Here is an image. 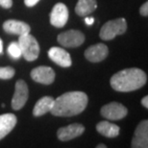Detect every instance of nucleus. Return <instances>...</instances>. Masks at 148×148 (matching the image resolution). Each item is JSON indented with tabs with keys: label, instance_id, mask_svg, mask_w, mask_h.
Returning <instances> with one entry per match:
<instances>
[{
	"label": "nucleus",
	"instance_id": "f257e3e1",
	"mask_svg": "<svg viewBox=\"0 0 148 148\" xmlns=\"http://www.w3.org/2000/svg\"><path fill=\"white\" fill-rule=\"evenodd\" d=\"M88 95L83 91H69L62 94L54 100L50 112L55 116H74L87 108Z\"/></svg>",
	"mask_w": 148,
	"mask_h": 148
},
{
	"label": "nucleus",
	"instance_id": "f03ea898",
	"mask_svg": "<svg viewBox=\"0 0 148 148\" xmlns=\"http://www.w3.org/2000/svg\"><path fill=\"white\" fill-rule=\"evenodd\" d=\"M147 82L146 73L138 67H131L116 72L112 76L110 84L114 90L130 92L143 88Z\"/></svg>",
	"mask_w": 148,
	"mask_h": 148
},
{
	"label": "nucleus",
	"instance_id": "7ed1b4c3",
	"mask_svg": "<svg viewBox=\"0 0 148 148\" xmlns=\"http://www.w3.org/2000/svg\"><path fill=\"white\" fill-rule=\"evenodd\" d=\"M18 44L21 49V56L28 62L37 60L40 55V45L38 40L30 33L21 35L18 38Z\"/></svg>",
	"mask_w": 148,
	"mask_h": 148
},
{
	"label": "nucleus",
	"instance_id": "20e7f679",
	"mask_svg": "<svg viewBox=\"0 0 148 148\" xmlns=\"http://www.w3.org/2000/svg\"><path fill=\"white\" fill-rule=\"evenodd\" d=\"M127 30V22L123 17L109 20L101 27L99 37L103 40H112L118 36L123 35Z\"/></svg>",
	"mask_w": 148,
	"mask_h": 148
},
{
	"label": "nucleus",
	"instance_id": "39448f33",
	"mask_svg": "<svg viewBox=\"0 0 148 148\" xmlns=\"http://www.w3.org/2000/svg\"><path fill=\"white\" fill-rule=\"evenodd\" d=\"M58 42L62 46L67 48H75L82 45L85 41V35L79 30H69L59 34L57 38Z\"/></svg>",
	"mask_w": 148,
	"mask_h": 148
},
{
	"label": "nucleus",
	"instance_id": "423d86ee",
	"mask_svg": "<svg viewBox=\"0 0 148 148\" xmlns=\"http://www.w3.org/2000/svg\"><path fill=\"white\" fill-rule=\"evenodd\" d=\"M29 90L24 80H17L14 87V93L12 98V108L14 111H19L25 106L28 100Z\"/></svg>",
	"mask_w": 148,
	"mask_h": 148
},
{
	"label": "nucleus",
	"instance_id": "0eeeda50",
	"mask_svg": "<svg viewBox=\"0 0 148 148\" xmlns=\"http://www.w3.org/2000/svg\"><path fill=\"white\" fill-rule=\"evenodd\" d=\"M100 114L108 120H120L126 116L128 110L120 103L111 102L103 106L100 110Z\"/></svg>",
	"mask_w": 148,
	"mask_h": 148
},
{
	"label": "nucleus",
	"instance_id": "6e6552de",
	"mask_svg": "<svg viewBox=\"0 0 148 148\" xmlns=\"http://www.w3.org/2000/svg\"><path fill=\"white\" fill-rule=\"evenodd\" d=\"M69 9L64 3H57L50 13V23L56 28H62L69 20Z\"/></svg>",
	"mask_w": 148,
	"mask_h": 148
},
{
	"label": "nucleus",
	"instance_id": "1a4fd4ad",
	"mask_svg": "<svg viewBox=\"0 0 148 148\" xmlns=\"http://www.w3.org/2000/svg\"><path fill=\"white\" fill-rule=\"evenodd\" d=\"M132 148H147L148 147V121L143 120L135 130L134 137L131 143Z\"/></svg>",
	"mask_w": 148,
	"mask_h": 148
},
{
	"label": "nucleus",
	"instance_id": "9d476101",
	"mask_svg": "<svg viewBox=\"0 0 148 148\" xmlns=\"http://www.w3.org/2000/svg\"><path fill=\"white\" fill-rule=\"evenodd\" d=\"M30 75L35 82L43 85H50L55 80V71L52 67L46 66L35 67L34 69H32Z\"/></svg>",
	"mask_w": 148,
	"mask_h": 148
},
{
	"label": "nucleus",
	"instance_id": "9b49d317",
	"mask_svg": "<svg viewBox=\"0 0 148 148\" xmlns=\"http://www.w3.org/2000/svg\"><path fill=\"white\" fill-rule=\"evenodd\" d=\"M109 48L104 43H96L85 50V58L91 63H99L108 57Z\"/></svg>",
	"mask_w": 148,
	"mask_h": 148
},
{
	"label": "nucleus",
	"instance_id": "f8f14e48",
	"mask_svg": "<svg viewBox=\"0 0 148 148\" xmlns=\"http://www.w3.org/2000/svg\"><path fill=\"white\" fill-rule=\"evenodd\" d=\"M85 132V127L80 123H72L58 130L57 137L61 141H69L80 137Z\"/></svg>",
	"mask_w": 148,
	"mask_h": 148
},
{
	"label": "nucleus",
	"instance_id": "ddd939ff",
	"mask_svg": "<svg viewBox=\"0 0 148 148\" xmlns=\"http://www.w3.org/2000/svg\"><path fill=\"white\" fill-rule=\"evenodd\" d=\"M48 57L52 62L62 67L71 66L72 61L69 53L61 47H52L48 50Z\"/></svg>",
	"mask_w": 148,
	"mask_h": 148
},
{
	"label": "nucleus",
	"instance_id": "4468645a",
	"mask_svg": "<svg viewBox=\"0 0 148 148\" xmlns=\"http://www.w3.org/2000/svg\"><path fill=\"white\" fill-rule=\"evenodd\" d=\"M3 29L9 35H17L21 36L30 33V26L24 21L16 19H8L3 23Z\"/></svg>",
	"mask_w": 148,
	"mask_h": 148
},
{
	"label": "nucleus",
	"instance_id": "2eb2a0df",
	"mask_svg": "<svg viewBox=\"0 0 148 148\" xmlns=\"http://www.w3.org/2000/svg\"><path fill=\"white\" fill-rule=\"evenodd\" d=\"M16 121V116L11 112L0 115V140L13 131Z\"/></svg>",
	"mask_w": 148,
	"mask_h": 148
},
{
	"label": "nucleus",
	"instance_id": "dca6fc26",
	"mask_svg": "<svg viewBox=\"0 0 148 148\" xmlns=\"http://www.w3.org/2000/svg\"><path fill=\"white\" fill-rule=\"evenodd\" d=\"M54 100L55 99L52 96H43L38 99L33 109L34 116H41L47 112H50L54 104Z\"/></svg>",
	"mask_w": 148,
	"mask_h": 148
},
{
	"label": "nucleus",
	"instance_id": "f3484780",
	"mask_svg": "<svg viewBox=\"0 0 148 148\" xmlns=\"http://www.w3.org/2000/svg\"><path fill=\"white\" fill-rule=\"evenodd\" d=\"M96 131L106 138H115L119 135V126L109 121H100L96 125Z\"/></svg>",
	"mask_w": 148,
	"mask_h": 148
},
{
	"label": "nucleus",
	"instance_id": "a211bd4d",
	"mask_svg": "<svg viewBox=\"0 0 148 148\" xmlns=\"http://www.w3.org/2000/svg\"><path fill=\"white\" fill-rule=\"evenodd\" d=\"M96 8V0H78L75 6V13L79 16H86L93 13Z\"/></svg>",
	"mask_w": 148,
	"mask_h": 148
},
{
	"label": "nucleus",
	"instance_id": "6ab92c4d",
	"mask_svg": "<svg viewBox=\"0 0 148 148\" xmlns=\"http://www.w3.org/2000/svg\"><path fill=\"white\" fill-rule=\"evenodd\" d=\"M8 54L11 58L17 60L21 57V49L18 44V41H12L8 46Z\"/></svg>",
	"mask_w": 148,
	"mask_h": 148
},
{
	"label": "nucleus",
	"instance_id": "aec40b11",
	"mask_svg": "<svg viewBox=\"0 0 148 148\" xmlns=\"http://www.w3.org/2000/svg\"><path fill=\"white\" fill-rule=\"evenodd\" d=\"M16 70L12 66H0V79L9 80L14 76Z\"/></svg>",
	"mask_w": 148,
	"mask_h": 148
},
{
	"label": "nucleus",
	"instance_id": "412c9836",
	"mask_svg": "<svg viewBox=\"0 0 148 148\" xmlns=\"http://www.w3.org/2000/svg\"><path fill=\"white\" fill-rule=\"evenodd\" d=\"M140 14L143 16H148V2H144L143 6H140Z\"/></svg>",
	"mask_w": 148,
	"mask_h": 148
},
{
	"label": "nucleus",
	"instance_id": "4be33fe9",
	"mask_svg": "<svg viewBox=\"0 0 148 148\" xmlns=\"http://www.w3.org/2000/svg\"><path fill=\"white\" fill-rule=\"evenodd\" d=\"M0 6L4 9H10L13 6V0H0Z\"/></svg>",
	"mask_w": 148,
	"mask_h": 148
},
{
	"label": "nucleus",
	"instance_id": "5701e85b",
	"mask_svg": "<svg viewBox=\"0 0 148 148\" xmlns=\"http://www.w3.org/2000/svg\"><path fill=\"white\" fill-rule=\"evenodd\" d=\"M40 0H24V4L27 7H34L35 5H37Z\"/></svg>",
	"mask_w": 148,
	"mask_h": 148
},
{
	"label": "nucleus",
	"instance_id": "b1692460",
	"mask_svg": "<svg viewBox=\"0 0 148 148\" xmlns=\"http://www.w3.org/2000/svg\"><path fill=\"white\" fill-rule=\"evenodd\" d=\"M85 22H86V24L88 25V26L92 25L93 22H94V18H93V17L88 16V17H86V18H85Z\"/></svg>",
	"mask_w": 148,
	"mask_h": 148
},
{
	"label": "nucleus",
	"instance_id": "393cba45",
	"mask_svg": "<svg viewBox=\"0 0 148 148\" xmlns=\"http://www.w3.org/2000/svg\"><path fill=\"white\" fill-rule=\"evenodd\" d=\"M141 105H143L145 109H148V96L147 95H145L143 99H141Z\"/></svg>",
	"mask_w": 148,
	"mask_h": 148
},
{
	"label": "nucleus",
	"instance_id": "a878e982",
	"mask_svg": "<svg viewBox=\"0 0 148 148\" xmlns=\"http://www.w3.org/2000/svg\"><path fill=\"white\" fill-rule=\"evenodd\" d=\"M2 53H3V41L1 38H0V55H1Z\"/></svg>",
	"mask_w": 148,
	"mask_h": 148
},
{
	"label": "nucleus",
	"instance_id": "bb28decb",
	"mask_svg": "<svg viewBox=\"0 0 148 148\" xmlns=\"http://www.w3.org/2000/svg\"><path fill=\"white\" fill-rule=\"evenodd\" d=\"M96 148H107V146H106L105 144H103V143H100V144H98V145L96 146Z\"/></svg>",
	"mask_w": 148,
	"mask_h": 148
}]
</instances>
